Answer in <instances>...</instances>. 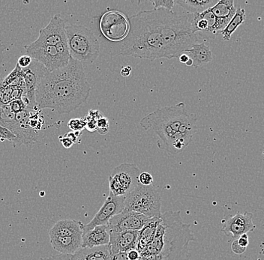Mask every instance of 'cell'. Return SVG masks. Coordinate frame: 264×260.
Returning a JSON list of instances; mask_svg holds the SVG:
<instances>
[{"instance_id":"28","label":"cell","mask_w":264,"mask_h":260,"mask_svg":"<svg viewBox=\"0 0 264 260\" xmlns=\"http://www.w3.org/2000/svg\"><path fill=\"white\" fill-rule=\"evenodd\" d=\"M68 126L75 132H81L84 128H86V120L85 119H72L68 123Z\"/></svg>"},{"instance_id":"23","label":"cell","mask_w":264,"mask_h":260,"mask_svg":"<svg viewBox=\"0 0 264 260\" xmlns=\"http://www.w3.org/2000/svg\"><path fill=\"white\" fill-rule=\"evenodd\" d=\"M214 0H176L175 4L185 9L188 14L202 13L216 4Z\"/></svg>"},{"instance_id":"29","label":"cell","mask_w":264,"mask_h":260,"mask_svg":"<svg viewBox=\"0 0 264 260\" xmlns=\"http://www.w3.org/2000/svg\"><path fill=\"white\" fill-rule=\"evenodd\" d=\"M8 104H9L11 111H12L13 113H15V114H17V113H21V112L27 110V109H26V104H25L24 102H23L21 99H17V100H12V101L10 102Z\"/></svg>"},{"instance_id":"27","label":"cell","mask_w":264,"mask_h":260,"mask_svg":"<svg viewBox=\"0 0 264 260\" xmlns=\"http://www.w3.org/2000/svg\"><path fill=\"white\" fill-rule=\"evenodd\" d=\"M152 3L154 5V9L168 10L172 11L175 5V1L174 0H151Z\"/></svg>"},{"instance_id":"11","label":"cell","mask_w":264,"mask_h":260,"mask_svg":"<svg viewBox=\"0 0 264 260\" xmlns=\"http://www.w3.org/2000/svg\"><path fill=\"white\" fill-rule=\"evenodd\" d=\"M125 196H116L110 193L101 209L95 214L90 222L83 226V234L97 226L108 225L110 218L121 213L125 209Z\"/></svg>"},{"instance_id":"24","label":"cell","mask_w":264,"mask_h":260,"mask_svg":"<svg viewBox=\"0 0 264 260\" xmlns=\"http://www.w3.org/2000/svg\"><path fill=\"white\" fill-rule=\"evenodd\" d=\"M209 10L217 18L231 20L237 11V8L233 0H220Z\"/></svg>"},{"instance_id":"25","label":"cell","mask_w":264,"mask_h":260,"mask_svg":"<svg viewBox=\"0 0 264 260\" xmlns=\"http://www.w3.org/2000/svg\"><path fill=\"white\" fill-rule=\"evenodd\" d=\"M246 11L241 7L239 6L237 8L235 14L230 20L226 27L220 32V33L222 34V37H223V39L225 41H229L234 32L237 30L239 26H241L246 21Z\"/></svg>"},{"instance_id":"22","label":"cell","mask_w":264,"mask_h":260,"mask_svg":"<svg viewBox=\"0 0 264 260\" xmlns=\"http://www.w3.org/2000/svg\"><path fill=\"white\" fill-rule=\"evenodd\" d=\"M161 221H162L161 217L160 218H150V221L140 230L138 247H137V250L140 254L142 253L144 249L153 242Z\"/></svg>"},{"instance_id":"39","label":"cell","mask_w":264,"mask_h":260,"mask_svg":"<svg viewBox=\"0 0 264 260\" xmlns=\"http://www.w3.org/2000/svg\"><path fill=\"white\" fill-rule=\"evenodd\" d=\"M110 260H128L127 258V253L110 254Z\"/></svg>"},{"instance_id":"13","label":"cell","mask_w":264,"mask_h":260,"mask_svg":"<svg viewBox=\"0 0 264 260\" xmlns=\"http://www.w3.org/2000/svg\"><path fill=\"white\" fill-rule=\"evenodd\" d=\"M150 220L141 214L124 209L110 218L108 227L111 232L140 231Z\"/></svg>"},{"instance_id":"17","label":"cell","mask_w":264,"mask_h":260,"mask_svg":"<svg viewBox=\"0 0 264 260\" xmlns=\"http://www.w3.org/2000/svg\"><path fill=\"white\" fill-rule=\"evenodd\" d=\"M110 230L108 225L97 226L82 236V248H93L108 245Z\"/></svg>"},{"instance_id":"6","label":"cell","mask_w":264,"mask_h":260,"mask_svg":"<svg viewBox=\"0 0 264 260\" xmlns=\"http://www.w3.org/2000/svg\"><path fill=\"white\" fill-rule=\"evenodd\" d=\"M66 38L71 58L81 63L91 64L100 54V45L92 31L81 25L66 26Z\"/></svg>"},{"instance_id":"26","label":"cell","mask_w":264,"mask_h":260,"mask_svg":"<svg viewBox=\"0 0 264 260\" xmlns=\"http://www.w3.org/2000/svg\"><path fill=\"white\" fill-rule=\"evenodd\" d=\"M0 139L1 140H7L10 142V143H12L14 146L17 145V146H20L21 145V142L19 140L18 137L12 132V131H10L9 129H8L5 127L0 125Z\"/></svg>"},{"instance_id":"10","label":"cell","mask_w":264,"mask_h":260,"mask_svg":"<svg viewBox=\"0 0 264 260\" xmlns=\"http://www.w3.org/2000/svg\"><path fill=\"white\" fill-rule=\"evenodd\" d=\"M100 29L104 37L110 41L124 40L129 29L128 19L119 11H107L101 17Z\"/></svg>"},{"instance_id":"14","label":"cell","mask_w":264,"mask_h":260,"mask_svg":"<svg viewBox=\"0 0 264 260\" xmlns=\"http://www.w3.org/2000/svg\"><path fill=\"white\" fill-rule=\"evenodd\" d=\"M66 22L60 14L53 16L49 23L39 31L38 39L32 42L35 45L56 46L67 40Z\"/></svg>"},{"instance_id":"42","label":"cell","mask_w":264,"mask_h":260,"mask_svg":"<svg viewBox=\"0 0 264 260\" xmlns=\"http://www.w3.org/2000/svg\"><path fill=\"white\" fill-rule=\"evenodd\" d=\"M179 61H180L181 63H184V64H186L187 62L190 60V57H188L186 54L183 53V54H182L180 56H179Z\"/></svg>"},{"instance_id":"44","label":"cell","mask_w":264,"mask_h":260,"mask_svg":"<svg viewBox=\"0 0 264 260\" xmlns=\"http://www.w3.org/2000/svg\"><path fill=\"white\" fill-rule=\"evenodd\" d=\"M1 105H2V104H1V103H0V106H1Z\"/></svg>"},{"instance_id":"31","label":"cell","mask_w":264,"mask_h":260,"mask_svg":"<svg viewBox=\"0 0 264 260\" xmlns=\"http://www.w3.org/2000/svg\"><path fill=\"white\" fill-rule=\"evenodd\" d=\"M139 184L143 186H150L153 184V177L147 172H143L139 175Z\"/></svg>"},{"instance_id":"1","label":"cell","mask_w":264,"mask_h":260,"mask_svg":"<svg viewBox=\"0 0 264 260\" xmlns=\"http://www.w3.org/2000/svg\"><path fill=\"white\" fill-rule=\"evenodd\" d=\"M90 91L84 66L71 58L66 67L44 75L35 95L37 107L69 113L87 101Z\"/></svg>"},{"instance_id":"45","label":"cell","mask_w":264,"mask_h":260,"mask_svg":"<svg viewBox=\"0 0 264 260\" xmlns=\"http://www.w3.org/2000/svg\"></svg>"},{"instance_id":"43","label":"cell","mask_w":264,"mask_h":260,"mask_svg":"<svg viewBox=\"0 0 264 260\" xmlns=\"http://www.w3.org/2000/svg\"><path fill=\"white\" fill-rule=\"evenodd\" d=\"M185 65H186L187 66H193L192 60H191V59H190V60H188V62H187L186 64Z\"/></svg>"},{"instance_id":"9","label":"cell","mask_w":264,"mask_h":260,"mask_svg":"<svg viewBox=\"0 0 264 260\" xmlns=\"http://www.w3.org/2000/svg\"><path fill=\"white\" fill-rule=\"evenodd\" d=\"M24 80V99L23 101L26 109H35L37 107L35 95L41 80L48 71L41 63L32 60L31 64L25 69H21Z\"/></svg>"},{"instance_id":"19","label":"cell","mask_w":264,"mask_h":260,"mask_svg":"<svg viewBox=\"0 0 264 260\" xmlns=\"http://www.w3.org/2000/svg\"><path fill=\"white\" fill-rule=\"evenodd\" d=\"M83 226L81 221L72 219L61 220L57 221L49 231V237L55 236H83Z\"/></svg>"},{"instance_id":"18","label":"cell","mask_w":264,"mask_h":260,"mask_svg":"<svg viewBox=\"0 0 264 260\" xmlns=\"http://www.w3.org/2000/svg\"><path fill=\"white\" fill-rule=\"evenodd\" d=\"M51 246L60 254L72 255L82 248V236L50 237Z\"/></svg>"},{"instance_id":"33","label":"cell","mask_w":264,"mask_h":260,"mask_svg":"<svg viewBox=\"0 0 264 260\" xmlns=\"http://www.w3.org/2000/svg\"><path fill=\"white\" fill-rule=\"evenodd\" d=\"M231 249H232L233 252L234 254H238V255H241V254H244L246 251V248H243V247L239 245L237 239H235L234 242H233L232 245H231Z\"/></svg>"},{"instance_id":"37","label":"cell","mask_w":264,"mask_h":260,"mask_svg":"<svg viewBox=\"0 0 264 260\" xmlns=\"http://www.w3.org/2000/svg\"><path fill=\"white\" fill-rule=\"evenodd\" d=\"M38 260H69V257L66 254H58L47 258H40Z\"/></svg>"},{"instance_id":"21","label":"cell","mask_w":264,"mask_h":260,"mask_svg":"<svg viewBox=\"0 0 264 260\" xmlns=\"http://www.w3.org/2000/svg\"><path fill=\"white\" fill-rule=\"evenodd\" d=\"M184 53L192 60L194 68L207 64L213 60L210 47L206 45L205 42L194 44L191 48L185 50Z\"/></svg>"},{"instance_id":"15","label":"cell","mask_w":264,"mask_h":260,"mask_svg":"<svg viewBox=\"0 0 264 260\" xmlns=\"http://www.w3.org/2000/svg\"><path fill=\"white\" fill-rule=\"evenodd\" d=\"M253 215L245 212L242 214L237 212L234 216L230 218L222 227V231L227 236L238 239L242 235L254 231L256 228L253 223Z\"/></svg>"},{"instance_id":"36","label":"cell","mask_w":264,"mask_h":260,"mask_svg":"<svg viewBox=\"0 0 264 260\" xmlns=\"http://www.w3.org/2000/svg\"><path fill=\"white\" fill-rule=\"evenodd\" d=\"M60 143H62L63 146H64L66 149H70L72 146H73L75 143L72 142V140L69 138V137H66V135L63 136V137H60Z\"/></svg>"},{"instance_id":"16","label":"cell","mask_w":264,"mask_h":260,"mask_svg":"<svg viewBox=\"0 0 264 260\" xmlns=\"http://www.w3.org/2000/svg\"><path fill=\"white\" fill-rule=\"evenodd\" d=\"M139 231L111 232L110 233V254L127 253L137 250Z\"/></svg>"},{"instance_id":"40","label":"cell","mask_w":264,"mask_h":260,"mask_svg":"<svg viewBox=\"0 0 264 260\" xmlns=\"http://www.w3.org/2000/svg\"><path fill=\"white\" fill-rule=\"evenodd\" d=\"M132 68L130 66H125L121 69L120 75L123 78H127L131 75Z\"/></svg>"},{"instance_id":"34","label":"cell","mask_w":264,"mask_h":260,"mask_svg":"<svg viewBox=\"0 0 264 260\" xmlns=\"http://www.w3.org/2000/svg\"><path fill=\"white\" fill-rule=\"evenodd\" d=\"M127 258L128 260H140L141 254L138 252V250H131L127 252Z\"/></svg>"},{"instance_id":"38","label":"cell","mask_w":264,"mask_h":260,"mask_svg":"<svg viewBox=\"0 0 264 260\" xmlns=\"http://www.w3.org/2000/svg\"><path fill=\"white\" fill-rule=\"evenodd\" d=\"M81 132H75V131H70V132L67 133L65 134L66 137H69L70 140H72L74 143H76L78 142V139L80 138Z\"/></svg>"},{"instance_id":"20","label":"cell","mask_w":264,"mask_h":260,"mask_svg":"<svg viewBox=\"0 0 264 260\" xmlns=\"http://www.w3.org/2000/svg\"><path fill=\"white\" fill-rule=\"evenodd\" d=\"M69 260H110L108 245L93 248H81L72 255H68Z\"/></svg>"},{"instance_id":"41","label":"cell","mask_w":264,"mask_h":260,"mask_svg":"<svg viewBox=\"0 0 264 260\" xmlns=\"http://www.w3.org/2000/svg\"><path fill=\"white\" fill-rule=\"evenodd\" d=\"M5 50V46L0 41V65L2 64L4 59V51Z\"/></svg>"},{"instance_id":"3","label":"cell","mask_w":264,"mask_h":260,"mask_svg":"<svg viewBox=\"0 0 264 260\" xmlns=\"http://www.w3.org/2000/svg\"><path fill=\"white\" fill-rule=\"evenodd\" d=\"M128 35L121 46L122 56L151 61L167 59L158 9L140 11L128 17Z\"/></svg>"},{"instance_id":"32","label":"cell","mask_w":264,"mask_h":260,"mask_svg":"<svg viewBox=\"0 0 264 260\" xmlns=\"http://www.w3.org/2000/svg\"><path fill=\"white\" fill-rule=\"evenodd\" d=\"M32 59L28 55L22 56L19 58L18 61H17V66L20 68V69H25L27 68L29 65L32 63Z\"/></svg>"},{"instance_id":"30","label":"cell","mask_w":264,"mask_h":260,"mask_svg":"<svg viewBox=\"0 0 264 260\" xmlns=\"http://www.w3.org/2000/svg\"><path fill=\"white\" fill-rule=\"evenodd\" d=\"M109 129V120L107 118L102 116L97 121V131L100 134H106Z\"/></svg>"},{"instance_id":"35","label":"cell","mask_w":264,"mask_h":260,"mask_svg":"<svg viewBox=\"0 0 264 260\" xmlns=\"http://www.w3.org/2000/svg\"><path fill=\"white\" fill-rule=\"evenodd\" d=\"M237 240L240 246L243 247V248H247L248 245L249 244V236H248L247 233L242 235L238 239H237Z\"/></svg>"},{"instance_id":"2","label":"cell","mask_w":264,"mask_h":260,"mask_svg":"<svg viewBox=\"0 0 264 260\" xmlns=\"http://www.w3.org/2000/svg\"><path fill=\"white\" fill-rule=\"evenodd\" d=\"M153 242L141 253L140 260H189L188 245L195 239L191 224H184L180 211L165 212Z\"/></svg>"},{"instance_id":"4","label":"cell","mask_w":264,"mask_h":260,"mask_svg":"<svg viewBox=\"0 0 264 260\" xmlns=\"http://www.w3.org/2000/svg\"><path fill=\"white\" fill-rule=\"evenodd\" d=\"M182 102L171 107L159 108L141 119L140 124L145 131L153 130L159 137L158 146L169 155L182 152L192 138L179 132V128L188 116Z\"/></svg>"},{"instance_id":"7","label":"cell","mask_w":264,"mask_h":260,"mask_svg":"<svg viewBox=\"0 0 264 260\" xmlns=\"http://www.w3.org/2000/svg\"><path fill=\"white\" fill-rule=\"evenodd\" d=\"M162 199L154 186L139 184L125 196V209L141 214L147 218H160Z\"/></svg>"},{"instance_id":"12","label":"cell","mask_w":264,"mask_h":260,"mask_svg":"<svg viewBox=\"0 0 264 260\" xmlns=\"http://www.w3.org/2000/svg\"><path fill=\"white\" fill-rule=\"evenodd\" d=\"M24 47L28 56L41 63L48 72H52L67 66L60 58L55 46L35 45L31 43Z\"/></svg>"},{"instance_id":"8","label":"cell","mask_w":264,"mask_h":260,"mask_svg":"<svg viewBox=\"0 0 264 260\" xmlns=\"http://www.w3.org/2000/svg\"><path fill=\"white\" fill-rule=\"evenodd\" d=\"M141 173L133 164L124 163L116 167L109 175L110 193L116 196H126L139 185Z\"/></svg>"},{"instance_id":"5","label":"cell","mask_w":264,"mask_h":260,"mask_svg":"<svg viewBox=\"0 0 264 260\" xmlns=\"http://www.w3.org/2000/svg\"><path fill=\"white\" fill-rule=\"evenodd\" d=\"M158 11L167 59L179 58L181 54L197 44L198 41L197 33L191 26L190 14L162 8L158 9Z\"/></svg>"}]
</instances>
